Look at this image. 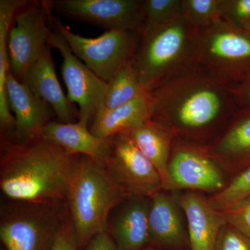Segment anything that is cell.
I'll return each mask as SVG.
<instances>
[{"label":"cell","instance_id":"obj_1","mask_svg":"<svg viewBox=\"0 0 250 250\" xmlns=\"http://www.w3.org/2000/svg\"><path fill=\"white\" fill-rule=\"evenodd\" d=\"M151 121L164 126L174 139L202 138L238 111L228 88L198 66L169 81L150 93Z\"/></svg>","mask_w":250,"mask_h":250},{"label":"cell","instance_id":"obj_2","mask_svg":"<svg viewBox=\"0 0 250 250\" xmlns=\"http://www.w3.org/2000/svg\"><path fill=\"white\" fill-rule=\"evenodd\" d=\"M77 156L42 136L24 143L1 139V191L13 202H65Z\"/></svg>","mask_w":250,"mask_h":250},{"label":"cell","instance_id":"obj_3","mask_svg":"<svg viewBox=\"0 0 250 250\" xmlns=\"http://www.w3.org/2000/svg\"><path fill=\"white\" fill-rule=\"evenodd\" d=\"M126 199L103 163L88 156H77L65 203L79 250L84 249L95 235L107 231L110 215Z\"/></svg>","mask_w":250,"mask_h":250},{"label":"cell","instance_id":"obj_4","mask_svg":"<svg viewBox=\"0 0 250 250\" xmlns=\"http://www.w3.org/2000/svg\"><path fill=\"white\" fill-rule=\"evenodd\" d=\"M199 29L183 17L143 33L134 67L140 83L151 93L197 66Z\"/></svg>","mask_w":250,"mask_h":250},{"label":"cell","instance_id":"obj_5","mask_svg":"<svg viewBox=\"0 0 250 250\" xmlns=\"http://www.w3.org/2000/svg\"><path fill=\"white\" fill-rule=\"evenodd\" d=\"M197 66L227 88L250 75V31L219 19L199 29Z\"/></svg>","mask_w":250,"mask_h":250},{"label":"cell","instance_id":"obj_6","mask_svg":"<svg viewBox=\"0 0 250 250\" xmlns=\"http://www.w3.org/2000/svg\"><path fill=\"white\" fill-rule=\"evenodd\" d=\"M16 202L1 210L0 238L6 250H50L68 215L65 202Z\"/></svg>","mask_w":250,"mask_h":250},{"label":"cell","instance_id":"obj_7","mask_svg":"<svg viewBox=\"0 0 250 250\" xmlns=\"http://www.w3.org/2000/svg\"><path fill=\"white\" fill-rule=\"evenodd\" d=\"M48 9L50 27L62 34L74 54L104 82L108 83L122 69L134 63L142 34L108 30L97 38L83 37L65 27Z\"/></svg>","mask_w":250,"mask_h":250},{"label":"cell","instance_id":"obj_8","mask_svg":"<svg viewBox=\"0 0 250 250\" xmlns=\"http://www.w3.org/2000/svg\"><path fill=\"white\" fill-rule=\"evenodd\" d=\"M113 183L126 198L151 197L163 188L160 174L126 134L106 139L103 161Z\"/></svg>","mask_w":250,"mask_h":250},{"label":"cell","instance_id":"obj_9","mask_svg":"<svg viewBox=\"0 0 250 250\" xmlns=\"http://www.w3.org/2000/svg\"><path fill=\"white\" fill-rule=\"evenodd\" d=\"M52 32L45 1L28 0L15 16L8 37L9 72L24 82L29 68L48 47Z\"/></svg>","mask_w":250,"mask_h":250},{"label":"cell","instance_id":"obj_10","mask_svg":"<svg viewBox=\"0 0 250 250\" xmlns=\"http://www.w3.org/2000/svg\"><path fill=\"white\" fill-rule=\"evenodd\" d=\"M52 28V27H51ZM48 45L57 49L62 59V74L70 103L77 104L79 123L90 127L94 118L104 108L107 82L94 73L74 54L65 38L52 28Z\"/></svg>","mask_w":250,"mask_h":250},{"label":"cell","instance_id":"obj_11","mask_svg":"<svg viewBox=\"0 0 250 250\" xmlns=\"http://www.w3.org/2000/svg\"><path fill=\"white\" fill-rule=\"evenodd\" d=\"M52 12L108 30L143 31V0H45Z\"/></svg>","mask_w":250,"mask_h":250},{"label":"cell","instance_id":"obj_12","mask_svg":"<svg viewBox=\"0 0 250 250\" xmlns=\"http://www.w3.org/2000/svg\"><path fill=\"white\" fill-rule=\"evenodd\" d=\"M168 166L171 189L220 191L225 179L208 146L174 139Z\"/></svg>","mask_w":250,"mask_h":250},{"label":"cell","instance_id":"obj_13","mask_svg":"<svg viewBox=\"0 0 250 250\" xmlns=\"http://www.w3.org/2000/svg\"><path fill=\"white\" fill-rule=\"evenodd\" d=\"M10 111L15 113L16 126L13 141L24 143L42 136L44 128L54 114L48 104L33 93L24 82H19L11 72L6 83Z\"/></svg>","mask_w":250,"mask_h":250},{"label":"cell","instance_id":"obj_14","mask_svg":"<svg viewBox=\"0 0 250 250\" xmlns=\"http://www.w3.org/2000/svg\"><path fill=\"white\" fill-rule=\"evenodd\" d=\"M146 198L129 197L108 222L107 231L118 250H143L149 246L150 202Z\"/></svg>","mask_w":250,"mask_h":250},{"label":"cell","instance_id":"obj_15","mask_svg":"<svg viewBox=\"0 0 250 250\" xmlns=\"http://www.w3.org/2000/svg\"><path fill=\"white\" fill-rule=\"evenodd\" d=\"M23 82L33 93L48 104L59 122L72 123L78 121L79 110L62 91L49 46L28 70Z\"/></svg>","mask_w":250,"mask_h":250},{"label":"cell","instance_id":"obj_16","mask_svg":"<svg viewBox=\"0 0 250 250\" xmlns=\"http://www.w3.org/2000/svg\"><path fill=\"white\" fill-rule=\"evenodd\" d=\"M188 222L190 250H213L219 233L227 222L223 212L213 208L208 199L189 192L179 198Z\"/></svg>","mask_w":250,"mask_h":250},{"label":"cell","instance_id":"obj_17","mask_svg":"<svg viewBox=\"0 0 250 250\" xmlns=\"http://www.w3.org/2000/svg\"><path fill=\"white\" fill-rule=\"evenodd\" d=\"M208 152L215 161L238 172L250 166V108H239Z\"/></svg>","mask_w":250,"mask_h":250},{"label":"cell","instance_id":"obj_18","mask_svg":"<svg viewBox=\"0 0 250 250\" xmlns=\"http://www.w3.org/2000/svg\"><path fill=\"white\" fill-rule=\"evenodd\" d=\"M149 246L161 250H180L187 241L180 212L173 199L160 191L151 197Z\"/></svg>","mask_w":250,"mask_h":250},{"label":"cell","instance_id":"obj_19","mask_svg":"<svg viewBox=\"0 0 250 250\" xmlns=\"http://www.w3.org/2000/svg\"><path fill=\"white\" fill-rule=\"evenodd\" d=\"M152 108L150 93L112 109L103 108L94 118L90 131L101 139L126 134L150 120Z\"/></svg>","mask_w":250,"mask_h":250},{"label":"cell","instance_id":"obj_20","mask_svg":"<svg viewBox=\"0 0 250 250\" xmlns=\"http://www.w3.org/2000/svg\"><path fill=\"white\" fill-rule=\"evenodd\" d=\"M42 136L58 145L70 155H84L103 162L106 152V139L97 137L89 127L79 122L51 121L44 128Z\"/></svg>","mask_w":250,"mask_h":250},{"label":"cell","instance_id":"obj_21","mask_svg":"<svg viewBox=\"0 0 250 250\" xmlns=\"http://www.w3.org/2000/svg\"><path fill=\"white\" fill-rule=\"evenodd\" d=\"M160 174L163 188L169 190L168 166L174 137L170 131L149 120L126 133Z\"/></svg>","mask_w":250,"mask_h":250},{"label":"cell","instance_id":"obj_22","mask_svg":"<svg viewBox=\"0 0 250 250\" xmlns=\"http://www.w3.org/2000/svg\"><path fill=\"white\" fill-rule=\"evenodd\" d=\"M27 0L0 1V127L1 134L13 135L16 131V119L11 115L6 98V83L9 72L8 37L15 16Z\"/></svg>","mask_w":250,"mask_h":250},{"label":"cell","instance_id":"obj_23","mask_svg":"<svg viewBox=\"0 0 250 250\" xmlns=\"http://www.w3.org/2000/svg\"><path fill=\"white\" fill-rule=\"evenodd\" d=\"M147 94L140 83L134 63L131 64L108 82L104 108L112 109Z\"/></svg>","mask_w":250,"mask_h":250},{"label":"cell","instance_id":"obj_24","mask_svg":"<svg viewBox=\"0 0 250 250\" xmlns=\"http://www.w3.org/2000/svg\"><path fill=\"white\" fill-rule=\"evenodd\" d=\"M250 197V166L238 172L231 182L208 199L210 205L220 211L232 208Z\"/></svg>","mask_w":250,"mask_h":250},{"label":"cell","instance_id":"obj_25","mask_svg":"<svg viewBox=\"0 0 250 250\" xmlns=\"http://www.w3.org/2000/svg\"><path fill=\"white\" fill-rule=\"evenodd\" d=\"M181 17L182 0H143V34Z\"/></svg>","mask_w":250,"mask_h":250},{"label":"cell","instance_id":"obj_26","mask_svg":"<svg viewBox=\"0 0 250 250\" xmlns=\"http://www.w3.org/2000/svg\"><path fill=\"white\" fill-rule=\"evenodd\" d=\"M224 0H182V17L198 29L221 19Z\"/></svg>","mask_w":250,"mask_h":250},{"label":"cell","instance_id":"obj_27","mask_svg":"<svg viewBox=\"0 0 250 250\" xmlns=\"http://www.w3.org/2000/svg\"><path fill=\"white\" fill-rule=\"evenodd\" d=\"M221 19L233 27L246 29L250 23V0H224Z\"/></svg>","mask_w":250,"mask_h":250},{"label":"cell","instance_id":"obj_28","mask_svg":"<svg viewBox=\"0 0 250 250\" xmlns=\"http://www.w3.org/2000/svg\"><path fill=\"white\" fill-rule=\"evenodd\" d=\"M213 250H250V238L226 224L219 233Z\"/></svg>","mask_w":250,"mask_h":250},{"label":"cell","instance_id":"obj_29","mask_svg":"<svg viewBox=\"0 0 250 250\" xmlns=\"http://www.w3.org/2000/svg\"><path fill=\"white\" fill-rule=\"evenodd\" d=\"M222 212L228 225L250 238V197Z\"/></svg>","mask_w":250,"mask_h":250},{"label":"cell","instance_id":"obj_30","mask_svg":"<svg viewBox=\"0 0 250 250\" xmlns=\"http://www.w3.org/2000/svg\"><path fill=\"white\" fill-rule=\"evenodd\" d=\"M50 250H79L76 235L69 212L56 235Z\"/></svg>","mask_w":250,"mask_h":250},{"label":"cell","instance_id":"obj_31","mask_svg":"<svg viewBox=\"0 0 250 250\" xmlns=\"http://www.w3.org/2000/svg\"><path fill=\"white\" fill-rule=\"evenodd\" d=\"M239 108H250V75L228 88Z\"/></svg>","mask_w":250,"mask_h":250},{"label":"cell","instance_id":"obj_32","mask_svg":"<svg viewBox=\"0 0 250 250\" xmlns=\"http://www.w3.org/2000/svg\"><path fill=\"white\" fill-rule=\"evenodd\" d=\"M83 250H119L108 231L95 235Z\"/></svg>","mask_w":250,"mask_h":250},{"label":"cell","instance_id":"obj_33","mask_svg":"<svg viewBox=\"0 0 250 250\" xmlns=\"http://www.w3.org/2000/svg\"><path fill=\"white\" fill-rule=\"evenodd\" d=\"M143 250H161L159 249H157V248H154V247L152 246H148L147 248H144Z\"/></svg>","mask_w":250,"mask_h":250},{"label":"cell","instance_id":"obj_34","mask_svg":"<svg viewBox=\"0 0 250 250\" xmlns=\"http://www.w3.org/2000/svg\"><path fill=\"white\" fill-rule=\"evenodd\" d=\"M246 29H248V30L250 31V23L248 26H247Z\"/></svg>","mask_w":250,"mask_h":250},{"label":"cell","instance_id":"obj_35","mask_svg":"<svg viewBox=\"0 0 250 250\" xmlns=\"http://www.w3.org/2000/svg\"></svg>","mask_w":250,"mask_h":250}]
</instances>
